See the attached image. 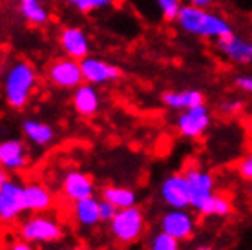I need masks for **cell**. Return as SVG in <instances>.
I'll list each match as a JSON object with an SVG mask.
<instances>
[{"mask_svg": "<svg viewBox=\"0 0 252 250\" xmlns=\"http://www.w3.org/2000/svg\"><path fill=\"white\" fill-rule=\"evenodd\" d=\"M195 228H197V221L189 208H168L159 218V230L174 236L181 243L194 238Z\"/></svg>", "mask_w": 252, "mask_h": 250, "instance_id": "cell-9", "label": "cell"}, {"mask_svg": "<svg viewBox=\"0 0 252 250\" xmlns=\"http://www.w3.org/2000/svg\"><path fill=\"white\" fill-rule=\"evenodd\" d=\"M99 201L95 195L92 197H86V199H81L73 203V208H71V216L75 219V223L81 228H94L97 226L101 221V208H99Z\"/></svg>", "mask_w": 252, "mask_h": 250, "instance_id": "cell-18", "label": "cell"}, {"mask_svg": "<svg viewBox=\"0 0 252 250\" xmlns=\"http://www.w3.org/2000/svg\"><path fill=\"white\" fill-rule=\"evenodd\" d=\"M110 226V236L119 245H132L141 239V236L146 230L145 212L135 205V207L121 208L115 214V218L108 223Z\"/></svg>", "mask_w": 252, "mask_h": 250, "instance_id": "cell-6", "label": "cell"}, {"mask_svg": "<svg viewBox=\"0 0 252 250\" xmlns=\"http://www.w3.org/2000/svg\"><path fill=\"white\" fill-rule=\"evenodd\" d=\"M24 199H26V212L28 214H42L50 212L55 199L50 188L38 181H30L24 185Z\"/></svg>", "mask_w": 252, "mask_h": 250, "instance_id": "cell-17", "label": "cell"}, {"mask_svg": "<svg viewBox=\"0 0 252 250\" xmlns=\"http://www.w3.org/2000/svg\"><path fill=\"white\" fill-rule=\"evenodd\" d=\"M99 208H101V221L102 223H110V221L115 218V214L119 212V208L115 207L112 201L102 199V197H101V201H99Z\"/></svg>", "mask_w": 252, "mask_h": 250, "instance_id": "cell-27", "label": "cell"}, {"mask_svg": "<svg viewBox=\"0 0 252 250\" xmlns=\"http://www.w3.org/2000/svg\"><path fill=\"white\" fill-rule=\"evenodd\" d=\"M63 4L75 9L77 13L90 15V13L106 11L114 6V0H61Z\"/></svg>", "mask_w": 252, "mask_h": 250, "instance_id": "cell-23", "label": "cell"}, {"mask_svg": "<svg viewBox=\"0 0 252 250\" xmlns=\"http://www.w3.org/2000/svg\"><path fill=\"white\" fill-rule=\"evenodd\" d=\"M37 88V69L24 59H15L4 69V100L11 110H24Z\"/></svg>", "mask_w": 252, "mask_h": 250, "instance_id": "cell-2", "label": "cell"}, {"mask_svg": "<svg viewBox=\"0 0 252 250\" xmlns=\"http://www.w3.org/2000/svg\"><path fill=\"white\" fill-rule=\"evenodd\" d=\"M71 106L81 117H94L101 108V94L97 86L84 82L71 94Z\"/></svg>", "mask_w": 252, "mask_h": 250, "instance_id": "cell-16", "label": "cell"}, {"mask_svg": "<svg viewBox=\"0 0 252 250\" xmlns=\"http://www.w3.org/2000/svg\"><path fill=\"white\" fill-rule=\"evenodd\" d=\"M194 250H214L212 247H197V249H194Z\"/></svg>", "mask_w": 252, "mask_h": 250, "instance_id": "cell-34", "label": "cell"}, {"mask_svg": "<svg viewBox=\"0 0 252 250\" xmlns=\"http://www.w3.org/2000/svg\"><path fill=\"white\" fill-rule=\"evenodd\" d=\"M30 164V154L22 139L11 137L4 139L0 143V166L7 174H17L28 168Z\"/></svg>", "mask_w": 252, "mask_h": 250, "instance_id": "cell-13", "label": "cell"}, {"mask_svg": "<svg viewBox=\"0 0 252 250\" xmlns=\"http://www.w3.org/2000/svg\"><path fill=\"white\" fill-rule=\"evenodd\" d=\"M220 110L223 113H228V115H236L243 110V100H225V102H221Z\"/></svg>", "mask_w": 252, "mask_h": 250, "instance_id": "cell-29", "label": "cell"}, {"mask_svg": "<svg viewBox=\"0 0 252 250\" xmlns=\"http://www.w3.org/2000/svg\"><path fill=\"white\" fill-rule=\"evenodd\" d=\"M214 44L218 53L230 62L240 64V66L252 64V40L249 37L230 33L227 37L216 40Z\"/></svg>", "mask_w": 252, "mask_h": 250, "instance_id": "cell-12", "label": "cell"}, {"mask_svg": "<svg viewBox=\"0 0 252 250\" xmlns=\"http://www.w3.org/2000/svg\"><path fill=\"white\" fill-rule=\"evenodd\" d=\"M187 179L190 183L192 190V205L190 208L195 214H199L203 218H208L214 214V201H216V179L214 175L199 166H190L185 170Z\"/></svg>", "mask_w": 252, "mask_h": 250, "instance_id": "cell-4", "label": "cell"}, {"mask_svg": "<svg viewBox=\"0 0 252 250\" xmlns=\"http://www.w3.org/2000/svg\"><path fill=\"white\" fill-rule=\"evenodd\" d=\"M6 250H35V249H33L32 243H28L22 238H19V239H13L11 243L7 245Z\"/></svg>", "mask_w": 252, "mask_h": 250, "instance_id": "cell-31", "label": "cell"}, {"mask_svg": "<svg viewBox=\"0 0 252 250\" xmlns=\"http://www.w3.org/2000/svg\"><path fill=\"white\" fill-rule=\"evenodd\" d=\"M236 172H238V175H240L243 181L252 183V154L241 159L240 163H238V166H236Z\"/></svg>", "mask_w": 252, "mask_h": 250, "instance_id": "cell-28", "label": "cell"}, {"mask_svg": "<svg viewBox=\"0 0 252 250\" xmlns=\"http://www.w3.org/2000/svg\"><path fill=\"white\" fill-rule=\"evenodd\" d=\"M82 75H84V82L94 84V86H102V84H110V82L119 81L123 77L121 71L115 64L108 62L101 57L88 55L81 61Z\"/></svg>", "mask_w": 252, "mask_h": 250, "instance_id": "cell-11", "label": "cell"}, {"mask_svg": "<svg viewBox=\"0 0 252 250\" xmlns=\"http://www.w3.org/2000/svg\"><path fill=\"white\" fill-rule=\"evenodd\" d=\"M247 197H249V201H251L252 205V183H249V187H247Z\"/></svg>", "mask_w": 252, "mask_h": 250, "instance_id": "cell-33", "label": "cell"}, {"mask_svg": "<svg viewBox=\"0 0 252 250\" xmlns=\"http://www.w3.org/2000/svg\"><path fill=\"white\" fill-rule=\"evenodd\" d=\"M22 133H24V137L30 143L38 146V148H44V146L51 144V141L55 139V130L48 123L38 119L22 121Z\"/></svg>", "mask_w": 252, "mask_h": 250, "instance_id": "cell-20", "label": "cell"}, {"mask_svg": "<svg viewBox=\"0 0 252 250\" xmlns=\"http://www.w3.org/2000/svg\"><path fill=\"white\" fill-rule=\"evenodd\" d=\"M236 88H240L241 92L252 95V75H238L234 79Z\"/></svg>", "mask_w": 252, "mask_h": 250, "instance_id": "cell-30", "label": "cell"}, {"mask_svg": "<svg viewBox=\"0 0 252 250\" xmlns=\"http://www.w3.org/2000/svg\"><path fill=\"white\" fill-rule=\"evenodd\" d=\"M24 185L17 177H11L6 170L0 174V219L2 223H17L22 214H26Z\"/></svg>", "mask_w": 252, "mask_h": 250, "instance_id": "cell-5", "label": "cell"}, {"mask_svg": "<svg viewBox=\"0 0 252 250\" xmlns=\"http://www.w3.org/2000/svg\"><path fill=\"white\" fill-rule=\"evenodd\" d=\"M66 232L57 218L48 212L32 214L19 223V238L32 245H50L63 241Z\"/></svg>", "mask_w": 252, "mask_h": 250, "instance_id": "cell-3", "label": "cell"}, {"mask_svg": "<svg viewBox=\"0 0 252 250\" xmlns=\"http://www.w3.org/2000/svg\"><path fill=\"white\" fill-rule=\"evenodd\" d=\"M75 250H92V249H88V247H79V249H75Z\"/></svg>", "mask_w": 252, "mask_h": 250, "instance_id": "cell-35", "label": "cell"}, {"mask_svg": "<svg viewBox=\"0 0 252 250\" xmlns=\"http://www.w3.org/2000/svg\"><path fill=\"white\" fill-rule=\"evenodd\" d=\"M183 4H192V6H201V7H212L214 0H183Z\"/></svg>", "mask_w": 252, "mask_h": 250, "instance_id": "cell-32", "label": "cell"}, {"mask_svg": "<svg viewBox=\"0 0 252 250\" xmlns=\"http://www.w3.org/2000/svg\"><path fill=\"white\" fill-rule=\"evenodd\" d=\"M101 197L102 199L112 201L115 207L119 208H128L137 205V194L135 190L128 187H119V185H106L101 188Z\"/></svg>", "mask_w": 252, "mask_h": 250, "instance_id": "cell-22", "label": "cell"}, {"mask_svg": "<svg viewBox=\"0 0 252 250\" xmlns=\"http://www.w3.org/2000/svg\"><path fill=\"white\" fill-rule=\"evenodd\" d=\"M161 102L170 110L183 112L205 102V95L199 90H170L161 95Z\"/></svg>", "mask_w": 252, "mask_h": 250, "instance_id": "cell-19", "label": "cell"}, {"mask_svg": "<svg viewBox=\"0 0 252 250\" xmlns=\"http://www.w3.org/2000/svg\"><path fill=\"white\" fill-rule=\"evenodd\" d=\"M46 77L51 86L59 90H75L81 84H84V75H82L81 61L71 59L68 55L53 59L48 68H46Z\"/></svg>", "mask_w": 252, "mask_h": 250, "instance_id": "cell-7", "label": "cell"}, {"mask_svg": "<svg viewBox=\"0 0 252 250\" xmlns=\"http://www.w3.org/2000/svg\"><path fill=\"white\" fill-rule=\"evenodd\" d=\"M59 46L64 55L82 61L90 55V38L88 33L81 26H64L59 33Z\"/></svg>", "mask_w": 252, "mask_h": 250, "instance_id": "cell-15", "label": "cell"}, {"mask_svg": "<svg viewBox=\"0 0 252 250\" xmlns=\"http://www.w3.org/2000/svg\"><path fill=\"white\" fill-rule=\"evenodd\" d=\"M68 250H75V249H68Z\"/></svg>", "mask_w": 252, "mask_h": 250, "instance_id": "cell-36", "label": "cell"}, {"mask_svg": "<svg viewBox=\"0 0 252 250\" xmlns=\"http://www.w3.org/2000/svg\"><path fill=\"white\" fill-rule=\"evenodd\" d=\"M20 17L32 26H46L50 22V11L42 0H17Z\"/></svg>", "mask_w": 252, "mask_h": 250, "instance_id": "cell-21", "label": "cell"}, {"mask_svg": "<svg viewBox=\"0 0 252 250\" xmlns=\"http://www.w3.org/2000/svg\"><path fill=\"white\" fill-rule=\"evenodd\" d=\"M148 250H181V241L166 232L159 230L152 234L150 241H148Z\"/></svg>", "mask_w": 252, "mask_h": 250, "instance_id": "cell-24", "label": "cell"}, {"mask_svg": "<svg viewBox=\"0 0 252 250\" xmlns=\"http://www.w3.org/2000/svg\"><path fill=\"white\" fill-rule=\"evenodd\" d=\"M159 197L168 208H190L192 190L185 172H174L166 175L159 185Z\"/></svg>", "mask_w": 252, "mask_h": 250, "instance_id": "cell-8", "label": "cell"}, {"mask_svg": "<svg viewBox=\"0 0 252 250\" xmlns=\"http://www.w3.org/2000/svg\"><path fill=\"white\" fill-rule=\"evenodd\" d=\"M176 24L187 35L214 42L234 33L232 24L221 13L214 11L212 7L192 6V4H183Z\"/></svg>", "mask_w": 252, "mask_h": 250, "instance_id": "cell-1", "label": "cell"}, {"mask_svg": "<svg viewBox=\"0 0 252 250\" xmlns=\"http://www.w3.org/2000/svg\"><path fill=\"white\" fill-rule=\"evenodd\" d=\"M230 212H232V201L223 194L216 195L214 214H212V216H216V218H227V216H230Z\"/></svg>", "mask_w": 252, "mask_h": 250, "instance_id": "cell-26", "label": "cell"}, {"mask_svg": "<svg viewBox=\"0 0 252 250\" xmlns=\"http://www.w3.org/2000/svg\"><path fill=\"white\" fill-rule=\"evenodd\" d=\"M208 126H210V110L205 102L179 112V115L176 117L177 131H179V135H183L187 139L203 137L205 131L208 130Z\"/></svg>", "mask_w": 252, "mask_h": 250, "instance_id": "cell-10", "label": "cell"}, {"mask_svg": "<svg viewBox=\"0 0 252 250\" xmlns=\"http://www.w3.org/2000/svg\"><path fill=\"white\" fill-rule=\"evenodd\" d=\"M154 2H156L161 17L164 20H170V22H176L177 15L183 7V0H154Z\"/></svg>", "mask_w": 252, "mask_h": 250, "instance_id": "cell-25", "label": "cell"}, {"mask_svg": "<svg viewBox=\"0 0 252 250\" xmlns=\"http://www.w3.org/2000/svg\"><path fill=\"white\" fill-rule=\"evenodd\" d=\"M61 192L66 201L77 203V201L92 197L95 194V183L92 175L79 172V170H71V172L64 174L63 181H61Z\"/></svg>", "mask_w": 252, "mask_h": 250, "instance_id": "cell-14", "label": "cell"}]
</instances>
